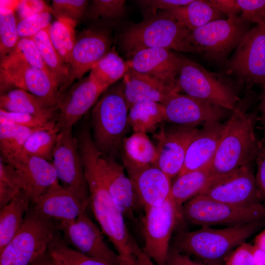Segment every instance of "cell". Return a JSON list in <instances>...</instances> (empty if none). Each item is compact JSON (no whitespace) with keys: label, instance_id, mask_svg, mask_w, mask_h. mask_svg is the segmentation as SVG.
<instances>
[{"label":"cell","instance_id":"cell-1","mask_svg":"<svg viewBox=\"0 0 265 265\" xmlns=\"http://www.w3.org/2000/svg\"><path fill=\"white\" fill-rule=\"evenodd\" d=\"M78 142L94 216L121 257L123 265H133L132 248L135 240L106 186L99 162L101 153L88 132L79 134Z\"/></svg>","mask_w":265,"mask_h":265},{"label":"cell","instance_id":"cell-2","mask_svg":"<svg viewBox=\"0 0 265 265\" xmlns=\"http://www.w3.org/2000/svg\"><path fill=\"white\" fill-rule=\"evenodd\" d=\"M265 219L222 229L203 226L180 233L173 247L200 259L206 265H224L230 253L265 224Z\"/></svg>","mask_w":265,"mask_h":265},{"label":"cell","instance_id":"cell-3","mask_svg":"<svg viewBox=\"0 0 265 265\" xmlns=\"http://www.w3.org/2000/svg\"><path fill=\"white\" fill-rule=\"evenodd\" d=\"M254 117L253 114L245 112L239 104L233 111L210 162L212 177L250 165L255 159L259 140L255 133Z\"/></svg>","mask_w":265,"mask_h":265},{"label":"cell","instance_id":"cell-4","mask_svg":"<svg viewBox=\"0 0 265 265\" xmlns=\"http://www.w3.org/2000/svg\"><path fill=\"white\" fill-rule=\"evenodd\" d=\"M190 32L170 15L159 11L126 29L121 37V46L128 58L149 48L199 53L190 42Z\"/></svg>","mask_w":265,"mask_h":265},{"label":"cell","instance_id":"cell-5","mask_svg":"<svg viewBox=\"0 0 265 265\" xmlns=\"http://www.w3.org/2000/svg\"><path fill=\"white\" fill-rule=\"evenodd\" d=\"M129 107L122 85L107 91L93 107L92 137L102 155L112 158V155L122 149L123 141L130 127Z\"/></svg>","mask_w":265,"mask_h":265},{"label":"cell","instance_id":"cell-6","mask_svg":"<svg viewBox=\"0 0 265 265\" xmlns=\"http://www.w3.org/2000/svg\"><path fill=\"white\" fill-rule=\"evenodd\" d=\"M59 232L54 221L40 215L30 205L20 229L0 251V265H32L47 254Z\"/></svg>","mask_w":265,"mask_h":265},{"label":"cell","instance_id":"cell-7","mask_svg":"<svg viewBox=\"0 0 265 265\" xmlns=\"http://www.w3.org/2000/svg\"><path fill=\"white\" fill-rule=\"evenodd\" d=\"M252 23L240 15L211 22L190 32V40L208 61L225 66L230 53L237 48Z\"/></svg>","mask_w":265,"mask_h":265},{"label":"cell","instance_id":"cell-8","mask_svg":"<svg viewBox=\"0 0 265 265\" xmlns=\"http://www.w3.org/2000/svg\"><path fill=\"white\" fill-rule=\"evenodd\" d=\"M182 215L187 222L201 227H230L265 219V205H234L197 195L182 207Z\"/></svg>","mask_w":265,"mask_h":265},{"label":"cell","instance_id":"cell-9","mask_svg":"<svg viewBox=\"0 0 265 265\" xmlns=\"http://www.w3.org/2000/svg\"><path fill=\"white\" fill-rule=\"evenodd\" d=\"M176 85L180 91L187 95L211 102L232 111L239 101L233 86L225 77L182 55Z\"/></svg>","mask_w":265,"mask_h":265},{"label":"cell","instance_id":"cell-10","mask_svg":"<svg viewBox=\"0 0 265 265\" xmlns=\"http://www.w3.org/2000/svg\"><path fill=\"white\" fill-rule=\"evenodd\" d=\"M143 252L157 265H166L172 234L183 217L182 207L169 196L161 204L144 209Z\"/></svg>","mask_w":265,"mask_h":265},{"label":"cell","instance_id":"cell-11","mask_svg":"<svg viewBox=\"0 0 265 265\" xmlns=\"http://www.w3.org/2000/svg\"><path fill=\"white\" fill-rule=\"evenodd\" d=\"M225 68L247 91L265 83V25H256L249 31Z\"/></svg>","mask_w":265,"mask_h":265},{"label":"cell","instance_id":"cell-12","mask_svg":"<svg viewBox=\"0 0 265 265\" xmlns=\"http://www.w3.org/2000/svg\"><path fill=\"white\" fill-rule=\"evenodd\" d=\"M55 223L65 242L77 251L111 265H123L120 256L109 247L86 211L74 220Z\"/></svg>","mask_w":265,"mask_h":265},{"label":"cell","instance_id":"cell-13","mask_svg":"<svg viewBox=\"0 0 265 265\" xmlns=\"http://www.w3.org/2000/svg\"><path fill=\"white\" fill-rule=\"evenodd\" d=\"M52 163L61 185L71 190L84 203H90L88 187L80 153L77 138L72 127L58 133Z\"/></svg>","mask_w":265,"mask_h":265},{"label":"cell","instance_id":"cell-14","mask_svg":"<svg viewBox=\"0 0 265 265\" xmlns=\"http://www.w3.org/2000/svg\"><path fill=\"white\" fill-rule=\"evenodd\" d=\"M0 95L21 89L39 98L52 107H57L59 88L45 71L26 64L0 62Z\"/></svg>","mask_w":265,"mask_h":265},{"label":"cell","instance_id":"cell-15","mask_svg":"<svg viewBox=\"0 0 265 265\" xmlns=\"http://www.w3.org/2000/svg\"><path fill=\"white\" fill-rule=\"evenodd\" d=\"M197 195L234 205L262 203L255 175L250 165L241 166L226 174L212 177Z\"/></svg>","mask_w":265,"mask_h":265},{"label":"cell","instance_id":"cell-16","mask_svg":"<svg viewBox=\"0 0 265 265\" xmlns=\"http://www.w3.org/2000/svg\"><path fill=\"white\" fill-rule=\"evenodd\" d=\"M197 127L182 125L160 126L153 135L157 151L155 166L171 179L180 172L188 147L197 133Z\"/></svg>","mask_w":265,"mask_h":265},{"label":"cell","instance_id":"cell-17","mask_svg":"<svg viewBox=\"0 0 265 265\" xmlns=\"http://www.w3.org/2000/svg\"><path fill=\"white\" fill-rule=\"evenodd\" d=\"M162 104L165 121L186 126L220 122L228 110L211 102L179 92L171 94Z\"/></svg>","mask_w":265,"mask_h":265},{"label":"cell","instance_id":"cell-18","mask_svg":"<svg viewBox=\"0 0 265 265\" xmlns=\"http://www.w3.org/2000/svg\"><path fill=\"white\" fill-rule=\"evenodd\" d=\"M105 90L89 75L79 80L60 97L55 128L72 127L95 104Z\"/></svg>","mask_w":265,"mask_h":265},{"label":"cell","instance_id":"cell-19","mask_svg":"<svg viewBox=\"0 0 265 265\" xmlns=\"http://www.w3.org/2000/svg\"><path fill=\"white\" fill-rule=\"evenodd\" d=\"M112 42L109 33L105 30L87 29L77 35L69 64L70 79L67 89L111 50Z\"/></svg>","mask_w":265,"mask_h":265},{"label":"cell","instance_id":"cell-20","mask_svg":"<svg viewBox=\"0 0 265 265\" xmlns=\"http://www.w3.org/2000/svg\"><path fill=\"white\" fill-rule=\"evenodd\" d=\"M181 61L182 55L170 50L158 48L139 50L127 60L129 68L134 71L173 87H177Z\"/></svg>","mask_w":265,"mask_h":265},{"label":"cell","instance_id":"cell-21","mask_svg":"<svg viewBox=\"0 0 265 265\" xmlns=\"http://www.w3.org/2000/svg\"><path fill=\"white\" fill-rule=\"evenodd\" d=\"M0 157L5 162L12 165L22 177L25 185V191L28 195L31 204L59 182L52 162L23 152L6 158Z\"/></svg>","mask_w":265,"mask_h":265},{"label":"cell","instance_id":"cell-22","mask_svg":"<svg viewBox=\"0 0 265 265\" xmlns=\"http://www.w3.org/2000/svg\"><path fill=\"white\" fill-rule=\"evenodd\" d=\"M31 206L40 215L55 222L77 218L88 205L71 190L57 182L40 195Z\"/></svg>","mask_w":265,"mask_h":265},{"label":"cell","instance_id":"cell-23","mask_svg":"<svg viewBox=\"0 0 265 265\" xmlns=\"http://www.w3.org/2000/svg\"><path fill=\"white\" fill-rule=\"evenodd\" d=\"M101 172L108 191L125 217L132 219L140 206L132 184L125 168L112 158L101 154L99 159Z\"/></svg>","mask_w":265,"mask_h":265},{"label":"cell","instance_id":"cell-24","mask_svg":"<svg viewBox=\"0 0 265 265\" xmlns=\"http://www.w3.org/2000/svg\"><path fill=\"white\" fill-rule=\"evenodd\" d=\"M140 207L144 209L159 205L169 196L171 178L156 166L128 175Z\"/></svg>","mask_w":265,"mask_h":265},{"label":"cell","instance_id":"cell-25","mask_svg":"<svg viewBox=\"0 0 265 265\" xmlns=\"http://www.w3.org/2000/svg\"><path fill=\"white\" fill-rule=\"evenodd\" d=\"M225 126L220 122L203 124L188 147L183 166L178 176L202 168L211 162Z\"/></svg>","mask_w":265,"mask_h":265},{"label":"cell","instance_id":"cell-26","mask_svg":"<svg viewBox=\"0 0 265 265\" xmlns=\"http://www.w3.org/2000/svg\"><path fill=\"white\" fill-rule=\"evenodd\" d=\"M123 93L130 106L133 104L151 101L163 104L177 87L167 85L155 79L138 73L131 68L123 77Z\"/></svg>","mask_w":265,"mask_h":265},{"label":"cell","instance_id":"cell-27","mask_svg":"<svg viewBox=\"0 0 265 265\" xmlns=\"http://www.w3.org/2000/svg\"><path fill=\"white\" fill-rule=\"evenodd\" d=\"M123 166L128 175L155 166L157 151L147 134L133 132L123 140L122 145Z\"/></svg>","mask_w":265,"mask_h":265},{"label":"cell","instance_id":"cell-28","mask_svg":"<svg viewBox=\"0 0 265 265\" xmlns=\"http://www.w3.org/2000/svg\"><path fill=\"white\" fill-rule=\"evenodd\" d=\"M0 108L13 112H25L56 121L57 107L21 89H13L0 95Z\"/></svg>","mask_w":265,"mask_h":265},{"label":"cell","instance_id":"cell-29","mask_svg":"<svg viewBox=\"0 0 265 265\" xmlns=\"http://www.w3.org/2000/svg\"><path fill=\"white\" fill-rule=\"evenodd\" d=\"M30 205L28 195L23 190L0 208V251L20 229Z\"/></svg>","mask_w":265,"mask_h":265},{"label":"cell","instance_id":"cell-30","mask_svg":"<svg viewBox=\"0 0 265 265\" xmlns=\"http://www.w3.org/2000/svg\"><path fill=\"white\" fill-rule=\"evenodd\" d=\"M163 12L191 30L225 17L209 0H192L185 5Z\"/></svg>","mask_w":265,"mask_h":265},{"label":"cell","instance_id":"cell-31","mask_svg":"<svg viewBox=\"0 0 265 265\" xmlns=\"http://www.w3.org/2000/svg\"><path fill=\"white\" fill-rule=\"evenodd\" d=\"M49 27L31 39L36 43L45 64L59 88L60 98L67 90L70 79L69 66L62 60L53 46L49 34Z\"/></svg>","mask_w":265,"mask_h":265},{"label":"cell","instance_id":"cell-32","mask_svg":"<svg viewBox=\"0 0 265 265\" xmlns=\"http://www.w3.org/2000/svg\"><path fill=\"white\" fill-rule=\"evenodd\" d=\"M128 120L133 132H154L165 121L164 106L151 101L133 104L129 107Z\"/></svg>","mask_w":265,"mask_h":265},{"label":"cell","instance_id":"cell-33","mask_svg":"<svg viewBox=\"0 0 265 265\" xmlns=\"http://www.w3.org/2000/svg\"><path fill=\"white\" fill-rule=\"evenodd\" d=\"M210 163L200 169L191 171L178 178L171 185L169 197L179 206L197 195L212 178Z\"/></svg>","mask_w":265,"mask_h":265},{"label":"cell","instance_id":"cell-34","mask_svg":"<svg viewBox=\"0 0 265 265\" xmlns=\"http://www.w3.org/2000/svg\"><path fill=\"white\" fill-rule=\"evenodd\" d=\"M129 68L128 61L113 48L93 67L89 75L106 90L123 78Z\"/></svg>","mask_w":265,"mask_h":265},{"label":"cell","instance_id":"cell-35","mask_svg":"<svg viewBox=\"0 0 265 265\" xmlns=\"http://www.w3.org/2000/svg\"><path fill=\"white\" fill-rule=\"evenodd\" d=\"M78 23L70 18L60 17L52 23L48 28L53 46L69 67L76 41V27Z\"/></svg>","mask_w":265,"mask_h":265},{"label":"cell","instance_id":"cell-36","mask_svg":"<svg viewBox=\"0 0 265 265\" xmlns=\"http://www.w3.org/2000/svg\"><path fill=\"white\" fill-rule=\"evenodd\" d=\"M47 254L53 265H111L77 251L65 242L59 232Z\"/></svg>","mask_w":265,"mask_h":265},{"label":"cell","instance_id":"cell-37","mask_svg":"<svg viewBox=\"0 0 265 265\" xmlns=\"http://www.w3.org/2000/svg\"><path fill=\"white\" fill-rule=\"evenodd\" d=\"M34 131L0 118L1 156L6 158L22 152L26 139Z\"/></svg>","mask_w":265,"mask_h":265},{"label":"cell","instance_id":"cell-38","mask_svg":"<svg viewBox=\"0 0 265 265\" xmlns=\"http://www.w3.org/2000/svg\"><path fill=\"white\" fill-rule=\"evenodd\" d=\"M59 131L55 127L33 131L26 139L22 152L50 162L53 161Z\"/></svg>","mask_w":265,"mask_h":265},{"label":"cell","instance_id":"cell-39","mask_svg":"<svg viewBox=\"0 0 265 265\" xmlns=\"http://www.w3.org/2000/svg\"><path fill=\"white\" fill-rule=\"evenodd\" d=\"M0 62L26 64L45 71L53 80L36 43L31 38L20 39L14 50L7 56L0 59Z\"/></svg>","mask_w":265,"mask_h":265},{"label":"cell","instance_id":"cell-40","mask_svg":"<svg viewBox=\"0 0 265 265\" xmlns=\"http://www.w3.org/2000/svg\"><path fill=\"white\" fill-rule=\"evenodd\" d=\"M15 9L0 6V58L9 54L20 40Z\"/></svg>","mask_w":265,"mask_h":265},{"label":"cell","instance_id":"cell-41","mask_svg":"<svg viewBox=\"0 0 265 265\" xmlns=\"http://www.w3.org/2000/svg\"><path fill=\"white\" fill-rule=\"evenodd\" d=\"M0 208L9 203L21 191L24 181L15 168L0 158Z\"/></svg>","mask_w":265,"mask_h":265},{"label":"cell","instance_id":"cell-42","mask_svg":"<svg viewBox=\"0 0 265 265\" xmlns=\"http://www.w3.org/2000/svg\"><path fill=\"white\" fill-rule=\"evenodd\" d=\"M125 13V0H93L91 2L86 16L91 20L113 19L123 17Z\"/></svg>","mask_w":265,"mask_h":265},{"label":"cell","instance_id":"cell-43","mask_svg":"<svg viewBox=\"0 0 265 265\" xmlns=\"http://www.w3.org/2000/svg\"><path fill=\"white\" fill-rule=\"evenodd\" d=\"M0 118L32 130H51L56 121L25 112H13L0 108Z\"/></svg>","mask_w":265,"mask_h":265},{"label":"cell","instance_id":"cell-44","mask_svg":"<svg viewBox=\"0 0 265 265\" xmlns=\"http://www.w3.org/2000/svg\"><path fill=\"white\" fill-rule=\"evenodd\" d=\"M88 4L86 0H53L51 7L56 19L66 17L79 22L86 15Z\"/></svg>","mask_w":265,"mask_h":265},{"label":"cell","instance_id":"cell-45","mask_svg":"<svg viewBox=\"0 0 265 265\" xmlns=\"http://www.w3.org/2000/svg\"><path fill=\"white\" fill-rule=\"evenodd\" d=\"M52 13L43 12L23 19L17 23V32L21 38H31L51 24Z\"/></svg>","mask_w":265,"mask_h":265},{"label":"cell","instance_id":"cell-46","mask_svg":"<svg viewBox=\"0 0 265 265\" xmlns=\"http://www.w3.org/2000/svg\"><path fill=\"white\" fill-rule=\"evenodd\" d=\"M241 17L253 24L265 25V0H237Z\"/></svg>","mask_w":265,"mask_h":265},{"label":"cell","instance_id":"cell-47","mask_svg":"<svg viewBox=\"0 0 265 265\" xmlns=\"http://www.w3.org/2000/svg\"><path fill=\"white\" fill-rule=\"evenodd\" d=\"M257 171L255 177L256 184L259 198L265 205V132L264 136L259 140L258 148L255 158Z\"/></svg>","mask_w":265,"mask_h":265},{"label":"cell","instance_id":"cell-48","mask_svg":"<svg viewBox=\"0 0 265 265\" xmlns=\"http://www.w3.org/2000/svg\"><path fill=\"white\" fill-rule=\"evenodd\" d=\"M224 265H255L254 246L244 242L228 256Z\"/></svg>","mask_w":265,"mask_h":265},{"label":"cell","instance_id":"cell-49","mask_svg":"<svg viewBox=\"0 0 265 265\" xmlns=\"http://www.w3.org/2000/svg\"><path fill=\"white\" fill-rule=\"evenodd\" d=\"M19 18V21L36 14L43 12H50L53 14L52 7L41 0H19L15 9Z\"/></svg>","mask_w":265,"mask_h":265},{"label":"cell","instance_id":"cell-50","mask_svg":"<svg viewBox=\"0 0 265 265\" xmlns=\"http://www.w3.org/2000/svg\"><path fill=\"white\" fill-rule=\"evenodd\" d=\"M192 0H142L136 1L140 6L155 15L159 10L164 11L185 5Z\"/></svg>","mask_w":265,"mask_h":265},{"label":"cell","instance_id":"cell-51","mask_svg":"<svg viewBox=\"0 0 265 265\" xmlns=\"http://www.w3.org/2000/svg\"><path fill=\"white\" fill-rule=\"evenodd\" d=\"M210 3L228 18L239 15L240 8L235 0H210Z\"/></svg>","mask_w":265,"mask_h":265},{"label":"cell","instance_id":"cell-52","mask_svg":"<svg viewBox=\"0 0 265 265\" xmlns=\"http://www.w3.org/2000/svg\"><path fill=\"white\" fill-rule=\"evenodd\" d=\"M166 265H203L174 247H170Z\"/></svg>","mask_w":265,"mask_h":265},{"label":"cell","instance_id":"cell-53","mask_svg":"<svg viewBox=\"0 0 265 265\" xmlns=\"http://www.w3.org/2000/svg\"><path fill=\"white\" fill-rule=\"evenodd\" d=\"M133 265H157L136 243L133 248Z\"/></svg>","mask_w":265,"mask_h":265},{"label":"cell","instance_id":"cell-54","mask_svg":"<svg viewBox=\"0 0 265 265\" xmlns=\"http://www.w3.org/2000/svg\"><path fill=\"white\" fill-rule=\"evenodd\" d=\"M262 88L259 108L261 111V121L265 132V83L262 85Z\"/></svg>","mask_w":265,"mask_h":265},{"label":"cell","instance_id":"cell-55","mask_svg":"<svg viewBox=\"0 0 265 265\" xmlns=\"http://www.w3.org/2000/svg\"><path fill=\"white\" fill-rule=\"evenodd\" d=\"M254 246L255 265H265V251Z\"/></svg>","mask_w":265,"mask_h":265},{"label":"cell","instance_id":"cell-56","mask_svg":"<svg viewBox=\"0 0 265 265\" xmlns=\"http://www.w3.org/2000/svg\"><path fill=\"white\" fill-rule=\"evenodd\" d=\"M254 245L265 251V229L256 237Z\"/></svg>","mask_w":265,"mask_h":265},{"label":"cell","instance_id":"cell-57","mask_svg":"<svg viewBox=\"0 0 265 265\" xmlns=\"http://www.w3.org/2000/svg\"><path fill=\"white\" fill-rule=\"evenodd\" d=\"M47 255V254H46ZM46 255L42 259L36 262L32 265H46Z\"/></svg>","mask_w":265,"mask_h":265},{"label":"cell","instance_id":"cell-58","mask_svg":"<svg viewBox=\"0 0 265 265\" xmlns=\"http://www.w3.org/2000/svg\"><path fill=\"white\" fill-rule=\"evenodd\" d=\"M46 265H51L48 256H47L46 258Z\"/></svg>","mask_w":265,"mask_h":265},{"label":"cell","instance_id":"cell-59","mask_svg":"<svg viewBox=\"0 0 265 265\" xmlns=\"http://www.w3.org/2000/svg\"><path fill=\"white\" fill-rule=\"evenodd\" d=\"M48 257H49V256H48ZM49 259H50V262H51V265H53V263H52V261H51V260H50V258H49Z\"/></svg>","mask_w":265,"mask_h":265}]
</instances>
